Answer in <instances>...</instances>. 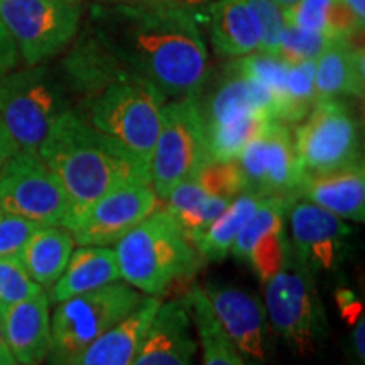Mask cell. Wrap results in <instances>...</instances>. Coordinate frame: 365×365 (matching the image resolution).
Wrapping results in <instances>:
<instances>
[{
    "mask_svg": "<svg viewBox=\"0 0 365 365\" xmlns=\"http://www.w3.org/2000/svg\"><path fill=\"white\" fill-rule=\"evenodd\" d=\"M120 279L143 294H163L173 282L193 276L205 259L168 210H154L115 244Z\"/></svg>",
    "mask_w": 365,
    "mask_h": 365,
    "instance_id": "4",
    "label": "cell"
},
{
    "mask_svg": "<svg viewBox=\"0 0 365 365\" xmlns=\"http://www.w3.org/2000/svg\"><path fill=\"white\" fill-rule=\"evenodd\" d=\"M205 12L218 56L237 59L259 51L257 29L244 0H213Z\"/></svg>",
    "mask_w": 365,
    "mask_h": 365,
    "instance_id": "24",
    "label": "cell"
},
{
    "mask_svg": "<svg viewBox=\"0 0 365 365\" xmlns=\"http://www.w3.org/2000/svg\"><path fill=\"white\" fill-rule=\"evenodd\" d=\"M274 2L277 4V6H281L282 9L284 7H289V6H294V4H298L299 0H274Z\"/></svg>",
    "mask_w": 365,
    "mask_h": 365,
    "instance_id": "42",
    "label": "cell"
},
{
    "mask_svg": "<svg viewBox=\"0 0 365 365\" xmlns=\"http://www.w3.org/2000/svg\"><path fill=\"white\" fill-rule=\"evenodd\" d=\"M38 154L59 178L70 202L68 230L102 196L129 185H150L149 166L113 137L70 110L41 143Z\"/></svg>",
    "mask_w": 365,
    "mask_h": 365,
    "instance_id": "3",
    "label": "cell"
},
{
    "mask_svg": "<svg viewBox=\"0 0 365 365\" xmlns=\"http://www.w3.org/2000/svg\"><path fill=\"white\" fill-rule=\"evenodd\" d=\"M83 6L70 0H0V22L27 66L63 53L80 33Z\"/></svg>",
    "mask_w": 365,
    "mask_h": 365,
    "instance_id": "10",
    "label": "cell"
},
{
    "mask_svg": "<svg viewBox=\"0 0 365 365\" xmlns=\"http://www.w3.org/2000/svg\"><path fill=\"white\" fill-rule=\"evenodd\" d=\"M86 27L166 98L195 97L208 80V48L191 9L93 2Z\"/></svg>",
    "mask_w": 365,
    "mask_h": 365,
    "instance_id": "1",
    "label": "cell"
},
{
    "mask_svg": "<svg viewBox=\"0 0 365 365\" xmlns=\"http://www.w3.org/2000/svg\"><path fill=\"white\" fill-rule=\"evenodd\" d=\"M291 202L281 196H262L230 249L237 259L249 262L261 282L276 276L291 252L286 235V210Z\"/></svg>",
    "mask_w": 365,
    "mask_h": 365,
    "instance_id": "16",
    "label": "cell"
},
{
    "mask_svg": "<svg viewBox=\"0 0 365 365\" xmlns=\"http://www.w3.org/2000/svg\"><path fill=\"white\" fill-rule=\"evenodd\" d=\"M19 259H0V312L43 291Z\"/></svg>",
    "mask_w": 365,
    "mask_h": 365,
    "instance_id": "33",
    "label": "cell"
},
{
    "mask_svg": "<svg viewBox=\"0 0 365 365\" xmlns=\"http://www.w3.org/2000/svg\"><path fill=\"white\" fill-rule=\"evenodd\" d=\"M296 198L325 208L341 220H365V168L364 164L323 175H304Z\"/></svg>",
    "mask_w": 365,
    "mask_h": 365,
    "instance_id": "20",
    "label": "cell"
},
{
    "mask_svg": "<svg viewBox=\"0 0 365 365\" xmlns=\"http://www.w3.org/2000/svg\"><path fill=\"white\" fill-rule=\"evenodd\" d=\"M9 349L19 365H43L51 345V314L46 289L2 312Z\"/></svg>",
    "mask_w": 365,
    "mask_h": 365,
    "instance_id": "19",
    "label": "cell"
},
{
    "mask_svg": "<svg viewBox=\"0 0 365 365\" xmlns=\"http://www.w3.org/2000/svg\"><path fill=\"white\" fill-rule=\"evenodd\" d=\"M70 46L59 66L71 91L73 112L149 166L168 98L86 26Z\"/></svg>",
    "mask_w": 365,
    "mask_h": 365,
    "instance_id": "2",
    "label": "cell"
},
{
    "mask_svg": "<svg viewBox=\"0 0 365 365\" xmlns=\"http://www.w3.org/2000/svg\"><path fill=\"white\" fill-rule=\"evenodd\" d=\"M158 196L149 182L107 193L70 228L76 245L110 247L156 210Z\"/></svg>",
    "mask_w": 365,
    "mask_h": 365,
    "instance_id": "15",
    "label": "cell"
},
{
    "mask_svg": "<svg viewBox=\"0 0 365 365\" xmlns=\"http://www.w3.org/2000/svg\"><path fill=\"white\" fill-rule=\"evenodd\" d=\"M186 303L202 345V365H249L222 330L202 287H193Z\"/></svg>",
    "mask_w": 365,
    "mask_h": 365,
    "instance_id": "28",
    "label": "cell"
},
{
    "mask_svg": "<svg viewBox=\"0 0 365 365\" xmlns=\"http://www.w3.org/2000/svg\"><path fill=\"white\" fill-rule=\"evenodd\" d=\"M156 296H145L143 303L124 319L93 340L71 365H132L150 319L156 314Z\"/></svg>",
    "mask_w": 365,
    "mask_h": 365,
    "instance_id": "22",
    "label": "cell"
},
{
    "mask_svg": "<svg viewBox=\"0 0 365 365\" xmlns=\"http://www.w3.org/2000/svg\"><path fill=\"white\" fill-rule=\"evenodd\" d=\"M210 161L207 129L196 97L170 100L161 108V127L149 164L158 200L182 181L193 180Z\"/></svg>",
    "mask_w": 365,
    "mask_h": 365,
    "instance_id": "8",
    "label": "cell"
},
{
    "mask_svg": "<svg viewBox=\"0 0 365 365\" xmlns=\"http://www.w3.org/2000/svg\"><path fill=\"white\" fill-rule=\"evenodd\" d=\"M313 274L289 252L281 271L264 282L266 317L274 330L299 355L314 352L327 333L325 312Z\"/></svg>",
    "mask_w": 365,
    "mask_h": 365,
    "instance_id": "9",
    "label": "cell"
},
{
    "mask_svg": "<svg viewBox=\"0 0 365 365\" xmlns=\"http://www.w3.org/2000/svg\"><path fill=\"white\" fill-rule=\"evenodd\" d=\"M97 4H125V6H173L200 12L207 11L213 0H93Z\"/></svg>",
    "mask_w": 365,
    "mask_h": 365,
    "instance_id": "37",
    "label": "cell"
},
{
    "mask_svg": "<svg viewBox=\"0 0 365 365\" xmlns=\"http://www.w3.org/2000/svg\"><path fill=\"white\" fill-rule=\"evenodd\" d=\"M222 330L245 360L266 362V308L257 294L235 286L202 287Z\"/></svg>",
    "mask_w": 365,
    "mask_h": 365,
    "instance_id": "17",
    "label": "cell"
},
{
    "mask_svg": "<svg viewBox=\"0 0 365 365\" xmlns=\"http://www.w3.org/2000/svg\"><path fill=\"white\" fill-rule=\"evenodd\" d=\"M70 2H83V0H70Z\"/></svg>",
    "mask_w": 365,
    "mask_h": 365,
    "instance_id": "43",
    "label": "cell"
},
{
    "mask_svg": "<svg viewBox=\"0 0 365 365\" xmlns=\"http://www.w3.org/2000/svg\"><path fill=\"white\" fill-rule=\"evenodd\" d=\"M75 239L71 232L59 225H41L27 240L19 261L41 287H51L65 271Z\"/></svg>",
    "mask_w": 365,
    "mask_h": 365,
    "instance_id": "25",
    "label": "cell"
},
{
    "mask_svg": "<svg viewBox=\"0 0 365 365\" xmlns=\"http://www.w3.org/2000/svg\"><path fill=\"white\" fill-rule=\"evenodd\" d=\"M208 195L234 200L245 191V178L237 159L232 161H210L196 176Z\"/></svg>",
    "mask_w": 365,
    "mask_h": 365,
    "instance_id": "32",
    "label": "cell"
},
{
    "mask_svg": "<svg viewBox=\"0 0 365 365\" xmlns=\"http://www.w3.org/2000/svg\"><path fill=\"white\" fill-rule=\"evenodd\" d=\"M346 4H349V7L352 9L355 16H357V19L362 22H365V0H345Z\"/></svg>",
    "mask_w": 365,
    "mask_h": 365,
    "instance_id": "41",
    "label": "cell"
},
{
    "mask_svg": "<svg viewBox=\"0 0 365 365\" xmlns=\"http://www.w3.org/2000/svg\"><path fill=\"white\" fill-rule=\"evenodd\" d=\"M39 227L33 220L0 212V259H19L27 240Z\"/></svg>",
    "mask_w": 365,
    "mask_h": 365,
    "instance_id": "34",
    "label": "cell"
},
{
    "mask_svg": "<svg viewBox=\"0 0 365 365\" xmlns=\"http://www.w3.org/2000/svg\"><path fill=\"white\" fill-rule=\"evenodd\" d=\"M17 150H19V145L14 140L11 132L7 130L6 124H4V120L0 118V168H2L4 163H6L12 154H16Z\"/></svg>",
    "mask_w": 365,
    "mask_h": 365,
    "instance_id": "39",
    "label": "cell"
},
{
    "mask_svg": "<svg viewBox=\"0 0 365 365\" xmlns=\"http://www.w3.org/2000/svg\"><path fill=\"white\" fill-rule=\"evenodd\" d=\"M364 49L357 38H335L314 61L318 100L364 97Z\"/></svg>",
    "mask_w": 365,
    "mask_h": 365,
    "instance_id": "21",
    "label": "cell"
},
{
    "mask_svg": "<svg viewBox=\"0 0 365 365\" xmlns=\"http://www.w3.org/2000/svg\"><path fill=\"white\" fill-rule=\"evenodd\" d=\"M317 103L314 93V61L287 65L284 98L277 110L276 120L282 124H298L312 112Z\"/></svg>",
    "mask_w": 365,
    "mask_h": 365,
    "instance_id": "29",
    "label": "cell"
},
{
    "mask_svg": "<svg viewBox=\"0 0 365 365\" xmlns=\"http://www.w3.org/2000/svg\"><path fill=\"white\" fill-rule=\"evenodd\" d=\"M291 252L309 271H333L345 261L352 228L318 205L296 198L286 210Z\"/></svg>",
    "mask_w": 365,
    "mask_h": 365,
    "instance_id": "14",
    "label": "cell"
},
{
    "mask_svg": "<svg viewBox=\"0 0 365 365\" xmlns=\"http://www.w3.org/2000/svg\"><path fill=\"white\" fill-rule=\"evenodd\" d=\"M0 365H19L17 360L9 349L6 331H4V322H2V312H0Z\"/></svg>",
    "mask_w": 365,
    "mask_h": 365,
    "instance_id": "40",
    "label": "cell"
},
{
    "mask_svg": "<svg viewBox=\"0 0 365 365\" xmlns=\"http://www.w3.org/2000/svg\"><path fill=\"white\" fill-rule=\"evenodd\" d=\"M0 210L39 225L66 227L70 202L39 154L19 149L0 168Z\"/></svg>",
    "mask_w": 365,
    "mask_h": 365,
    "instance_id": "12",
    "label": "cell"
},
{
    "mask_svg": "<svg viewBox=\"0 0 365 365\" xmlns=\"http://www.w3.org/2000/svg\"><path fill=\"white\" fill-rule=\"evenodd\" d=\"M19 51H17V46L14 43L12 36L9 34V31L0 22V83L9 73L19 66Z\"/></svg>",
    "mask_w": 365,
    "mask_h": 365,
    "instance_id": "36",
    "label": "cell"
},
{
    "mask_svg": "<svg viewBox=\"0 0 365 365\" xmlns=\"http://www.w3.org/2000/svg\"><path fill=\"white\" fill-rule=\"evenodd\" d=\"M294 132V149L304 175H323L362 163L359 122L340 98L318 100Z\"/></svg>",
    "mask_w": 365,
    "mask_h": 365,
    "instance_id": "11",
    "label": "cell"
},
{
    "mask_svg": "<svg viewBox=\"0 0 365 365\" xmlns=\"http://www.w3.org/2000/svg\"><path fill=\"white\" fill-rule=\"evenodd\" d=\"M196 100L205 120L213 161L239 158L245 144L272 118L271 95L242 71L239 59L223 66L207 98L196 97Z\"/></svg>",
    "mask_w": 365,
    "mask_h": 365,
    "instance_id": "5",
    "label": "cell"
},
{
    "mask_svg": "<svg viewBox=\"0 0 365 365\" xmlns=\"http://www.w3.org/2000/svg\"><path fill=\"white\" fill-rule=\"evenodd\" d=\"M282 12L286 26L317 31L330 39L359 38L364 31V24L345 0H299Z\"/></svg>",
    "mask_w": 365,
    "mask_h": 365,
    "instance_id": "26",
    "label": "cell"
},
{
    "mask_svg": "<svg viewBox=\"0 0 365 365\" xmlns=\"http://www.w3.org/2000/svg\"><path fill=\"white\" fill-rule=\"evenodd\" d=\"M198 350L186 299L159 304L132 365H195Z\"/></svg>",
    "mask_w": 365,
    "mask_h": 365,
    "instance_id": "18",
    "label": "cell"
},
{
    "mask_svg": "<svg viewBox=\"0 0 365 365\" xmlns=\"http://www.w3.org/2000/svg\"><path fill=\"white\" fill-rule=\"evenodd\" d=\"M0 212H2V210H0Z\"/></svg>",
    "mask_w": 365,
    "mask_h": 365,
    "instance_id": "44",
    "label": "cell"
},
{
    "mask_svg": "<svg viewBox=\"0 0 365 365\" xmlns=\"http://www.w3.org/2000/svg\"><path fill=\"white\" fill-rule=\"evenodd\" d=\"M117 281H120V271L115 250L80 245L71 252L70 261L58 281L49 287V303L58 304Z\"/></svg>",
    "mask_w": 365,
    "mask_h": 365,
    "instance_id": "23",
    "label": "cell"
},
{
    "mask_svg": "<svg viewBox=\"0 0 365 365\" xmlns=\"http://www.w3.org/2000/svg\"><path fill=\"white\" fill-rule=\"evenodd\" d=\"M144 298L145 294L135 287L117 281L58 303L51 317V345L44 362L71 365L91 341L134 312Z\"/></svg>",
    "mask_w": 365,
    "mask_h": 365,
    "instance_id": "7",
    "label": "cell"
},
{
    "mask_svg": "<svg viewBox=\"0 0 365 365\" xmlns=\"http://www.w3.org/2000/svg\"><path fill=\"white\" fill-rule=\"evenodd\" d=\"M70 110L73 97L61 66L26 65L0 83V118L21 150L38 153L54 122Z\"/></svg>",
    "mask_w": 365,
    "mask_h": 365,
    "instance_id": "6",
    "label": "cell"
},
{
    "mask_svg": "<svg viewBox=\"0 0 365 365\" xmlns=\"http://www.w3.org/2000/svg\"><path fill=\"white\" fill-rule=\"evenodd\" d=\"M259 34V51L274 54L279 53L281 36L286 27L284 12L274 0H244Z\"/></svg>",
    "mask_w": 365,
    "mask_h": 365,
    "instance_id": "30",
    "label": "cell"
},
{
    "mask_svg": "<svg viewBox=\"0 0 365 365\" xmlns=\"http://www.w3.org/2000/svg\"><path fill=\"white\" fill-rule=\"evenodd\" d=\"M237 163L244 173L247 191L296 200L304 171L286 124L276 118L267 120L240 150Z\"/></svg>",
    "mask_w": 365,
    "mask_h": 365,
    "instance_id": "13",
    "label": "cell"
},
{
    "mask_svg": "<svg viewBox=\"0 0 365 365\" xmlns=\"http://www.w3.org/2000/svg\"><path fill=\"white\" fill-rule=\"evenodd\" d=\"M261 200V195L245 190L227 205L212 225L193 242L195 249L205 261H223L230 254L237 235L252 217Z\"/></svg>",
    "mask_w": 365,
    "mask_h": 365,
    "instance_id": "27",
    "label": "cell"
},
{
    "mask_svg": "<svg viewBox=\"0 0 365 365\" xmlns=\"http://www.w3.org/2000/svg\"><path fill=\"white\" fill-rule=\"evenodd\" d=\"M208 196L210 195L203 190L198 180L193 178V180L182 181L180 185H176L164 198V202H166L168 212L175 217V220H178V218L188 215V213L198 208Z\"/></svg>",
    "mask_w": 365,
    "mask_h": 365,
    "instance_id": "35",
    "label": "cell"
},
{
    "mask_svg": "<svg viewBox=\"0 0 365 365\" xmlns=\"http://www.w3.org/2000/svg\"><path fill=\"white\" fill-rule=\"evenodd\" d=\"M352 350L354 359L357 360L359 365L365 364V317H360L354 322V331H352Z\"/></svg>",
    "mask_w": 365,
    "mask_h": 365,
    "instance_id": "38",
    "label": "cell"
},
{
    "mask_svg": "<svg viewBox=\"0 0 365 365\" xmlns=\"http://www.w3.org/2000/svg\"><path fill=\"white\" fill-rule=\"evenodd\" d=\"M330 38L317 31L299 29V27L286 26L281 36L279 56L287 65L303 61H317L319 54L330 44Z\"/></svg>",
    "mask_w": 365,
    "mask_h": 365,
    "instance_id": "31",
    "label": "cell"
}]
</instances>
